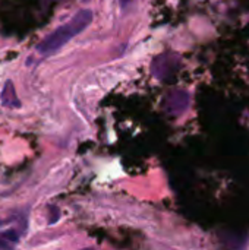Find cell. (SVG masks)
I'll list each match as a JSON object with an SVG mask.
<instances>
[{
    "label": "cell",
    "instance_id": "obj_1",
    "mask_svg": "<svg viewBox=\"0 0 249 250\" xmlns=\"http://www.w3.org/2000/svg\"><path fill=\"white\" fill-rule=\"evenodd\" d=\"M91 22H92V10H90V9L79 10L78 13L73 15V18L70 21L60 25L57 29H54L45 38H43L35 45V53L41 57H47V56L57 53L73 37L79 35Z\"/></svg>",
    "mask_w": 249,
    "mask_h": 250
},
{
    "label": "cell",
    "instance_id": "obj_3",
    "mask_svg": "<svg viewBox=\"0 0 249 250\" xmlns=\"http://www.w3.org/2000/svg\"><path fill=\"white\" fill-rule=\"evenodd\" d=\"M1 104L4 107H12V108L21 107V101L16 97L15 86H13L12 81H6V83H4V88L1 92Z\"/></svg>",
    "mask_w": 249,
    "mask_h": 250
},
{
    "label": "cell",
    "instance_id": "obj_2",
    "mask_svg": "<svg viewBox=\"0 0 249 250\" xmlns=\"http://www.w3.org/2000/svg\"><path fill=\"white\" fill-rule=\"evenodd\" d=\"M22 233L18 229H7L0 231V249H10L15 248L16 243L21 240Z\"/></svg>",
    "mask_w": 249,
    "mask_h": 250
}]
</instances>
